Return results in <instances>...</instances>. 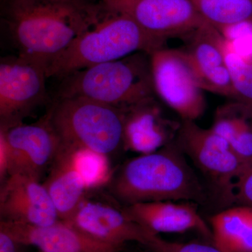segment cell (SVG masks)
<instances>
[{
	"label": "cell",
	"instance_id": "1",
	"mask_svg": "<svg viewBox=\"0 0 252 252\" xmlns=\"http://www.w3.org/2000/svg\"><path fill=\"white\" fill-rule=\"evenodd\" d=\"M4 19L20 56L49 64L94 22L98 0H4Z\"/></svg>",
	"mask_w": 252,
	"mask_h": 252
},
{
	"label": "cell",
	"instance_id": "2",
	"mask_svg": "<svg viewBox=\"0 0 252 252\" xmlns=\"http://www.w3.org/2000/svg\"><path fill=\"white\" fill-rule=\"evenodd\" d=\"M186 157L176 140L157 152L140 154L113 174L107 185L109 193L124 206L164 200L205 205L210 199L206 186Z\"/></svg>",
	"mask_w": 252,
	"mask_h": 252
},
{
	"label": "cell",
	"instance_id": "3",
	"mask_svg": "<svg viewBox=\"0 0 252 252\" xmlns=\"http://www.w3.org/2000/svg\"><path fill=\"white\" fill-rule=\"evenodd\" d=\"M102 6L94 22L48 64V78L63 79L95 64L165 47L166 41L149 34L129 16Z\"/></svg>",
	"mask_w": 252,
	"mask_h": 252
},
{
	"label": "cell",
	"instance_id": "4",
	"mask_svg": "<svg viewBox=\"0 0 252 252\" xmlns=\"http://www.w3.org/2000/svg\"><path fill=\"white\" fill-rule=\"evenodd\" d=\"M61 80L57 98L84 97L119 109L156 96L150 54L143 51L81 69Z\"/></svg>",
	"mask_w": 252,
	"mask_h": 252
},
{
	"label": "cell",
	"instance_id": "5",
	"mask_svg": "<svg viewBox=\"0 0 252 252\" xmlns=\"http://www.w3.org/2000/svg\"><path fill=\"white\" fill-rule=\"evenodd\" d=\"M61 146L109 157L124 149V111L84 98H57L49 111Z\"/></svg>",
	"mask_w": 252,
	"mask_h": 252
},
{
	"label": "cell",
	"instance_id": "6",
	"mask_svg": "<svg viewBox=\"0 0 252 252\" xmlns=\"http://www.w3.org/2000/svg\"><path fill=\"white\" fill-rule=\"evenodd\" d=\"M182 152L206 180L210 199L223 209L234 205L235 185L251 162H245L211 127L182 121L176 138Z\"/></svg>",
	"mask_w": 252,
	"mask_h": 252
},
{
	"label": "cell",
	"instance_id": "7",
	"mask_svg": "<svg viewBox=\"0 0 252 252\" xmlns=\"http://www.w3.org/2000/svg\"><path fill=\"white\" fill-rule=\"evenodd\" d=\"M150 58L156 95L182 121L203 117L207 107L204 90L185 51L162 47Z\"/></svg>",
	"mask_w": 252,
	"mask_h": 252
},
{
	"label": "cell",
	"instance_id": "8",
	"mask_svg": "<svg viewBox=\"0 0 252 252\" xmlns=\"http://www.w3.org/2000/svg\"><path fill=\"white\" fill-rule=\"evenodd\" d=\"M47 64L20 56L1 58L0 62V127L23 124L47 98Z\"/></svg>",
	"mask_w": 252,
	"mask_h": 252
},
{
	"label": "cell",
	"instance_id": "9",
	"mask_svg": "<svg viewBox=\"0 0 252 252\" xmlns=\"http://www.w3.org/2000/svg\"><path fill=\"white\" fill-rule=\"evenodd\" d=\"M107 9L132 18L144 31L167 41L186 36L204 21L192 0H99Z\"/></svg>",
	"mask_w": 252,
	"mask_h": 252
},
{
	"label": "cell",
	"instance_id": "10",
	"mask_svg": "<svg viewBox=\"0 0 252 252\" xmlns=\"http://www.w3.org/2000/svg\"><path fill=\"white\" fill-rule=\"evenodd\" d=\"M9 152L8 177L21 174L39 181L50 168L61 147L49 113L37 122L0 127Z\"/></svg>",
	"mask_w": 252,
	"mask_h": 252
},
{
	"label": "cell",
	"instance_id": "11",
	"mask_svg": "<svg viewBox=\"0 0 252 252\" xmlns=\"http://www.w3.org/2000/svg\"><path fill=\"white\" fill-rule=\"evenodd\" d=\"M182 48L204 91L235 100L225 59V41L218 30L204 23L185 38Z\"/></svg>",
	"mask_w": 252,
	"mask_h": 252
},
{
	"label": "cell",
	"instance_id": "12",
	"mask_svg": "<svg viewBox=\"0 0 252 252\" xmlns=\"http://www.w3.org/2000/svg\"><path fill=\"white\" fill-rule=\"evenodd\" d=\"M0 220L44 226L59 221V215L43 184L21 174L1 183Z\"/></svg>",
	"mask_w": 252,
	"mask_h": 252
},
{
	"label": "cell",
	"instance_id": "13",
	"mask_svg": "<svg viewBox=\"0 0 252 252\" xmlns=\"http://www.w3.org/2000/svg\"><path fill=\"white\" fill-rule=\"evenodd\" d=\"M64 221L91 238L119 248L127 242L144 246L154 235L129 220L122 210L86 198Z\"/></svg>",
	"mask_w": 252,
	"mask_h": 252
},
{
	"label": "cell",
	"instance_id": "14",
	"mask_svg": "<svg viewBox=\"0 0 252 252\" xmlns=\"http://www.w3.org/2000/svg\"><path fill=\"white\" fill-rule=\"evenodd\" d=\"M124 111V149L150 154L177 138L182 122L165 117L155 97Z\"/></svg>",
	"mask_w": 252,
	"mask_h": 252
},
{
	"label": "cell",
	"instance_id": "15",
	"mask_svg": "<svg viewBox=\"0 0 252 252\" xmlns=\"http://www.w3.org/2000/svg\"><path fill=\"white\" fill-rule=\"evenodd\" d=\"M198 204L190 201L147 202L121 209L129 220L153 234L198 232L211 240L212 232L198 212Z\"/></svg>",
	"mask_w": 252,
	"mask_h": 252
},
{
	"label": "cell",
	"instance_id": "16",
	"mask_svg": "<svg viewBox=\"0 0 252 252\" xmlns=\"http://www.w3.org/2000/svg\"><path fill=\"white\" fill-rule=\"evenodd\" d=\"M0 229L18 242L40 252H120L117 248L91 238L64 220L36 226L0 220Z\"/></svg>",
	"mask_w": 252,
	"mask_h": 252
},
{
	"label": "cell",
	"instance_id": "17",
	"mask_svg": "<svg viewBox=\"0 0 252 252\" xmlns=\"http://www.w3.org/2000/svg\"><path fill=\"white\" fill-rule=\"evenodd\" d=\"M42 184L61 220H67L86 198L87 187L76 166L72 150L61 145Z\"/></svg>",
	"mask_w": 252,
	"mask_h": 252
},
{
	"label": "cell",
	"instance_id": "18",
	"mask_svg": "<svg viewBox=\"0 0 252 252\" xmlns=\"http://www.w3.org/2000/svg\"><path fill=\"white\" fill-rule=\"evenodd\" d=\"M212 244L223 252H252V207L235 205L210 219Z\"/></svg>",
	"mask_w": 252,
	"mask_h": 252
},
{
	"label": "cell",
	"instance_id": "19",
	"mask_svg": "<svg viewBox=\"0 0 252 252\" xmlns=\"http://www.w3.org/2000/svg\"><path fill=\"white\" fill-rule=\"evenodd\" d=\"M212 130L224 139L237 155L252 162V107L232 100L217 109Z\"/></svg>",
	"mask_w": 252,
	"mask_h": 252
},
{
	"label": "cell",
	"instance_id": "20",
	"mask_svg": "<svg viewBox=\"0 0 252 252\" xmlns=\"http://www.w3.org/2000/svg\"><path fill=\"white\" fill-rule=\"evenodd\" d=\"M204 21L219 31L252 21V0H192Z\"/></svg>",
	"mask_w": 252,
	"mask_h": 252
},
{
	"label": "cell",
	"instance_id": "21",
	"mask_svg": "<svg viewBox=\"0 0 252 252\" xmlns=\"http://www.w3.org/2000/svg\"><path fill=\"white\" fill-rule=\"evenodd\" d=\"M72 152L76 166L88 190L109 183L113 174L109 167L108 157L87 149L72 150Z\"/></svg>",
	"mask_w": 252,
	"mask_h": 252
},
{
	"label": "cell",
	"instance_id": "22",
	"mask_svg": "<svg viewBox=\"0 0 252 252\" xmlns=\"http://www.w3.org/2000/svg\"><path fill=\"white\" fill-rule=\"evenodd\" d=\"M225 59L229 69L235 100L252 107V59H245L228 49Z\"/></svg>",
	"mask_w": 252,
	"mask_h": 252
},
{
	"label": "cell",
	"instance_id": "23",
	"mask_svg": "<svg viewBox=\"0 0 252 252\" xmlns=\"http://www.w3.org/2000/svg\"><path fill=\"white\" fill-rule=\"evenodd\" d=\"M144 246L151 252H223L213 244L175 243L152 235Z\"/></svg>",
	"mask_w": 252,
	"mask_h": 252
},
{
	"label": "cell",
	"instance_id": "24",
	"mask_svg": "<svg viewBox=\"0 0 252 252\" xmlns=\"http://www.w3.org/2000/svg\"><path fill=\"white\" fill-rule=\"evenodd\" d=\"M235 205L252 207V162L245 169L235 185Z\"/></svg>",
	"mask_w": 252,
	"mask_h": 252
},
{
	"label": "cell",
	"instance_id": "25",
	"mask_svg": "<svg viewBox=\"0 0 252 252\" xmlns=\"http://www.w3.org/2000/svg\"><path fill=\"white\" fill-rule=\"evenodd\" d=\"M23 247L26 245L15 240L4 230L0 229V252H23Z\"/></svg>",
	"mask_w": 252,
	"mask_h": 252
},
{
	"label": "cell",
	"instance_id": "26",
	"mask_svg": "<svg viewBox=\"0 0 252 252\" xmlns=\"http://www.w3.org/2000/svg\"><path fill=\"white\" fill-rule=\"evenodd\" d=\"M120 252H122V251H121Z\"/></svg>",
	"mask_w": 252,
	"mask_h": 252
}]
</instances>
